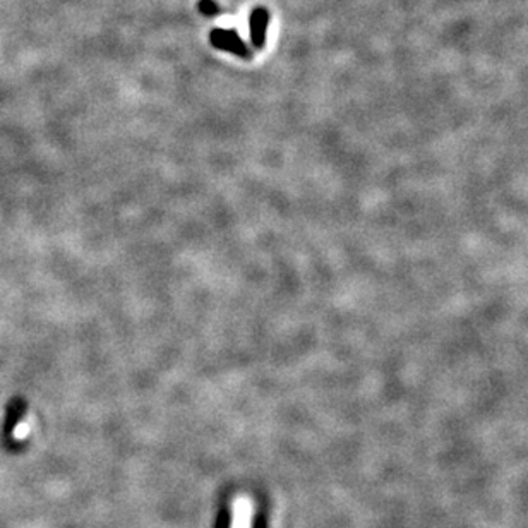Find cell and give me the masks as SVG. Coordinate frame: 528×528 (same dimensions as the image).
<instances>
[{
  "label": "cell",
  "mask_w": 528,
  "mask_h": 528,
  "mask_svg": "<svg viewBox=\"0 0 528 528\" xmlns=\"http://www.w3.org/2000/svg\"><path fill=\"white\" fill-rule=\"evenodd\" d=\"M254 503L248 496H238L232 503V525L230 528H252Z\"/></svg>",
  "instance_id": "6da1fadb"
}]
</instances>
